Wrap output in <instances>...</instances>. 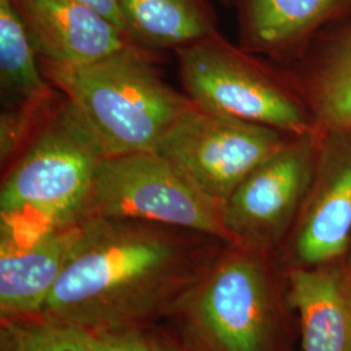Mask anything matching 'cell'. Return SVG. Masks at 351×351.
<instances>
[{
  "mask_svg": "<svg viewBox=\"0 0 351 351\" xmlns=\"http://www.w3.org/2000/svg\"><path fill=\"white\" fill-rule=\"evenodd\" d=\"M141 221L85 219L84 232L43 310L81 328L120 324L160 291L177 256L175 241Z\"/></svg>",
  "mask_w": 351,
  "mask_h": 351,
  "instance_id": "obj_1",
  "label": "cell"
},
{
  "mask_svg": "<svg viewBox=\"0 0 351 351\" xmlns=\"http://www.w3.org/2000/svg\"><path fill=\"white\" fill-rule=\"evenodd\" d=\"M134 43L94 63L43 64L42 72L65 97L103 156L155 151L193 101L169 86Z\"/></svg>",
  "mask_w": 351,
  "mask_h": 351,
  "instance_id": "obj_2",
  "label": "cell"
},
{
  "mask_svg": "<svg viewBox=\"0 0 351 351\" xmlns=\"http://www.w3.org/2000/svg\"><path fill=\"white\" fill-rule=\"evenodd\" d=\"M101 158L66 101L47 112L3 182L1 230L36 237L82 220Z\"/></svg>",
  "mask_w": 351,
  "mask_h": 351,
  "instance_id": "obj_3",
  "label": "cell"
},
{
  "mask_svg": "<svg viewBox=\"0 0 351 351\" xmlns=\"http://www.w3.org/2000/svg\"><path fill=\"white\" fill-rule=\"evenodd\" d=\"M178 226L223 239L234 236L223 210L158 151L103 156L84 219Z\"/></svg>",
  "mask_w": 351,
  "mask_h": 351,
  "instance_id": "obj_4",
  "label": "cell"
},
{
  "mask_svg": "<svg viewBox=\"0 0 351 351\" xmlns=\"http://www.w3.org/2000/svg\"><path fill=\"white\" fill-rule=\"evenodd\" d=\"M175 52L185 94L195 104L290 136L313 133L307 113L288 88L217 32Z\"/></svg>",
  "mask_w": 351,
  "mask_h": 351,
  "instance_id": "obj_5",
  "label": "cell"
},
{
  "mask_svg": "<svg viewBox=\"0 0 351 351\" xmlns=\"http://www.w3.org/2000/svg\"><path fill=\"white\" fill-rule=\"evenodd\" d=\"M287 139L274 128L193 104L160 141L159 154L219 207Z\"/></svg>",
  "mask_w": 351,
  "mask_h": 351,
  "instance_id": "obj_6",
  "label": "cell"
},
{
  "mask_svg": "<svg viewBox=\"0 0 351 351\" xmlns=\"http://www.w3.org/2000/svg\"><path fill=\"white\" fill-rule=\"evenodd\" d=\"M314 167L313 133L293 136L255 167L223 206L234 239L264 236L284 226L308 188Z\"/></svg>",
  "mask_w": 351,
  "mask_h": 351,
  "instance_id": "obj_7",
  "label": "cell"
},
{
  "mask_svg": "<svg viewBox=\"0 0 351 351\" xmlns=\"http://www.w3.org/2000/svg\"><path fill=\"white\" fill-rule=\"evenodd\" d=\"M43 64L78 66L124 50V30L75 0H13Z\"/></svg>",
  "mask_w": 351,
  "mask_h": 351,
  "instance_id": "obj_8",
  "label": "cell"
},
{
  "mask_svg": "<svg viewBox=\"0 0 351 351\" xmlns=\"http://www.w3.org/2000/svg\"><path fill=\"white\" fill-rule=\"evenodd\" d=\"M198 315L223 351H263L269 302L261 268L237 258L217 269L198 304Z\"/></svg>",
  "mask_w": 351,
  "mask_h": 351,
  "instance_id": "obj_9",
  "label": "cell"
},
{
  "mask_svg": "<svg viewBox=\"0 0 351 351\" xmlns=\"http://www.w3.org/2000/svg\"><path fill=\"white\" fill-rule=\"evenodd\" d=\"M85 219L51 229L34 239H1L0 308L5 315L43 310L84 232Z\"/></svg>",
  "mask_w": 351,
  "mask_h": 351,
  "instance_id": "obj_10",
  "label": "cell"
},
{
  "mask_svg": "<svg viewBox=\"0 0 351 351\" xmlns=\"http://www.w3.org/2000/svg\"><path fill=\"white\" fill-rule=\"evenodd\" d=\"M350 132L333 134L336 142L326 149L322 160L320 189L297 241V254L304 263L329 262L348 250L351 236Z\"/></svg>",
  "mask_w": 351,
  "mask_h": 351,
  "instance_id": "obj_11",
  "label": "cell"
},
{
  "mask_svg": "<svg viewBox=\"0 0 351 351\" xmlns=\"http://www.w3.org/2000/svg\"><path fill=\"white\" fill-rule=\"evenodd\" d=\"M290 302L301 317L303 351H351V295L336 274L294 271Z\"/></svg>",
  "mask_w": 351,
  "mask_h": 351,
  "instance_id": "obj_12",
  "label": "cell"
},
{
  "mask_svg": "<svg viewBox=\"0 0 351 351\" xmlns=\"http://www.w3.org/2000/svg\"><path fill=\"white\" fill-rule=\"evenodd\" d=\"M130 40L147 50L180 49L216 32L208 0H120Z\"/></svg>",
  "mask_w": 351,
  "mask_h": 351,
  "instance_id": "obj_13",
  "label": "cell"
},
{
  "mask_svg": "<svg viewBox=\"0 0 351 351\" xmlns=\"http://www.w3.org/2000/svg\"><path fill=\"white\" fill-rule=\"evenodd\" d=\"M0 81L7 108L50 101L37 51L13 0H0Z\"/></svg>",
  "mask_w": 351,
  "mask_h": 351,
  "instance_id": "obj_14",
  "label": "cell"
},
{
  "mask_svg": "<svg viewBox=\"0 0 351 351\" xmlns=\"http://www.w3.org/2000/svg\"><path fill=\"white\" fill-rule=\"evenodd\" d=\"M346 0H245L251 39L263 49H281L323 24Z\"/></svg>",
  "mask_w": 351,
  "mask_h": 351,
  "instance_id": "obj_15",
  "label": "cell"
},
{
  "mask_svg": "<svg viewBox=\"0 0 351 351\" xmlns=\"http://www.w3.org/2000/svg\"><path fill=\"white\" fill-rule=\"evenodd\" d=\"M315 120L329 134L351 130V32L329 52L315 78Z\"/></svg>",
  "mask_w": 351,
  "mask_h": 351,
  "instance_id": "obj_16",
  "label": "cell"
},
{
  "mask_svg": "<svg viewBox=\"0 0 351 351\" xmlns=\"http://www.w3.org/2000/svg\"><path fill=\"white\" fill-rule=\"evenodd\" d=\"M3 333L8 351H94L91 332L59 320L8 324Z\"/></svg>",
  "mask_w": 351,
  "mask_h": 351,
  "instance_id": "obj_17",
  "label": "cell"
},
{
  "mask_svg": "<svg viewBox=\"0 0 351 351\" xmlns=\"http://www.w3.org/2000/svg\"><path fill=\"white\" fill-rule=\"evenodd\" d=\"M94 351H154L134 333H114L101 330L91 333Z\"/></svg>",
  "mask_w": 351,
  "mask_h": 351,
  "instance_id": "obj_18",
  "label": "cell"
},
{
  "mask_svg": "<svg viewBox=\"0 0 351 351\" xmlns=\"http://www.w3.org/2000/svg\"><path fill=\"white\" fill-rule=\"evenodd\" d=\"M75 1L81 3L88 8H91L93 11L99 13L128 34L125 21L120 7V0H75Z\"/></svg>",
  "mask_w": 351,
  "mask_h": 351,
  "instance_id": "obj_19",
  "label": "cell"
},
{
  "mask_svg": "<svg viewBox=\"0 0 351 351\" xmlns=\"http://www.w3.org/2000/svg\"><path fill=\"white\" fill-rule=\"evenodd\" d=\"M154 351H177V350H172V349H164V348H155V349H154Z\"/></svg>",
  "mask_w": 351,
  "mask_h": 351,
  "instance_id": "obj_20",
  "label": "cell"
}]
</instances>
